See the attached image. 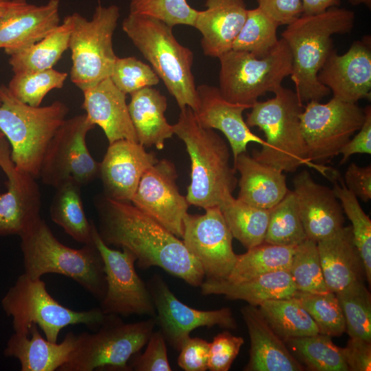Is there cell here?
<instances>
[{"instance_id": "obj_1", "label": "cell", "mask_w": 371, "mask_h": 371, "mask_svg": "<svg viewBox=\"0 0 371 371\" xmlns=\"http://www.w3.org/2000/svg\"><path fill=\"white\" fill-rule=\"evenodd\" d=\"M95 205L98 232L106 245L131 251L139 269L159 267L192 286H201L205 280L203 269L179 238L131 201L102 194L96 197Z\"/></svg>"}, {"instance_id": "obj_2", "label": "cell", "mask_w": 371, "mask_h": 371, "mask_svg": "<svg viewBox=\"0 0 371 371\" xmlns=\"http://www.w3.org/2000/svg\"><path fill=\"white\" fill-rule=\"evenodd\" d=\"M355 20L353 11L332 7L318 14H302L282 33L292 57L290 76L302 103L319 102L330 93L329 89L319 82L318 73L335 49L333 35L350 33Z\"/></svg>"}, {"instance_id": "obj_3", "label": "cell", "mask_w": 371, "mask_h": 371, "mask_svg": "<svg viewBox=\"0 0 371 371\" xmlns=\"http://www.w3.org/2000/svg\"><path fill=\"white\" fill-rule=\"evenodd\" d=\"M180 110L178 121L172 126L191 161L186 199L190 205L204 210L219 206L238 184L236 171L229 163V147L213 129L199 124L191 108Z\"/></svg>"}, {"instance_id": "obj_4", "label": "cell", "mask_w": 371, "mask_h": 371, "mask_svg": "<svg viewBox=\"0 0 371 371\" xmlns=\"http://www.w3.org/2000/svg\"><path fill=\"white\" fill-rule=\"evenodd\" d=\"M273 93V98L254 103L247 115V126L259 128L266 137V145L254 150L252 157L282 172L306 166L328 176L330 168L308 159L300 120L303 103L295 91L282 86Z\"/></svg>"}, {"instance_id": "obj_5", "label": "cell", "mask_w": 371, "mask_h": 371, "mask_svg": "<svg viewBox=\"0 0 371 371\" xmlns=\"http://www.w3.org/2000/svg\"><path fill=\"white\" fill-rule=\"evenodd\" d=\"M24 273L41 278L49 273L76 282L100 301L106 289L104 263L93 244L74 249L63 244L41 218L20 236Z\"/></svg>"}, {"instance_id": "obj_6", "label": "cell", "mask_w": 371, "mask_h": 371, "mask_svg": "<svg viewBox=\"0 0 371 371\" xmlns=\"http://www.w3.org/2000/svg\"><path fill=\"white\" fill-rule=\"evenodd\" d=\"M172 26L154 17L131 14L123 20L122 30L150 63L180 109L195 111L199 98L192 71L193 53L181 45Z\"/></svg>"}, {"instance_id": "obj_7", "label": "cell", "mask_w": 371, "mask_h": 371, "mask_svg": "<svg viewBox=\"0 0 371 371\" xmlns=\"http://www.w3.org/2000/svg\"><path fill=\"white\" fill-rule=\"evenodd\" d=\"M0 131L10 144L15 166L36 179L46 149L66 120L69 109L60 101L44 106L23 103L0 85Z\"/></svg>"}, {"instance_id": "obj_8", "label": "cell", "mask_w": 371, "mask_h": 371, "mask_svg": "<svg viewBox=\"0 0 371 371\" xmlns=\"http://www.w3.org/2000/svg\"><path fill=\"white\" fill-rule=\"evenodd\" d=\"M1 305L11 317L14 333L28 335L31 326L36 324L52 342L58 341L60 332L67 326L83 324L94 331L105 317L100 307L77 311L65 306L49 294L41 278L24 273L5 293Z\"/></svg>"}, {"instance_id": "obj_9", "label": "cell", "mask_w": 371, "mask_h": 371, "mask_svg": "<svg viewBox=\"0 0 371 371\" xmlns=\"http://www.w3.org/2000/svg\"><path fill=\"white\" fill-rule=\"evenodd\" d=\"M155 325V317L125 323L120 315L105 314L103 322L93 333L77 335L68 361L58 370L129 371L128 361L146 344Z\"/></svg>"}, {"instance_id": "obj_10", "label": "cell", "mask_w": 371, "mask_h": 371, "mask_svg": "<svg viewBox=\"0 0 371 371\" xmlns=\"http://www.w3.org/2000/svg\"><path fill=\"white\" fill-rule=\"evenodd\" d=\"M218 59L222 95L230 102L251 106L260 96L281 87L292 71L291 54L282 38L265 56L231 49Z\"/></svg>"}, {"instance_id": "obj_11", "label": "cell", "mask_w": 371, "mask_h": 371, "mask_svg": "<svg viewBox=\"0 0 371 371\" xmlns=\"http://www.w3.org/2000/svg\"><path fill=\"white\" fill-rule=\"evenodd\" d=\"M69 41L71 53V82L82 91L110 77L116 56L113 36L120 16L115 5H98L87 20L79 13L71 14Z\"/></svg>"}, {"instance_id": "obj_12", "label": "cell", "mask_w": 371, "mask_h": 371, "mask_svg": "<svg viewBox=\"0 0 371 371\" xmlns=\"http://www.w3.org/2000/svg\"><path fill=\"white\" fill-rule=\"evenodd\" d=\"M300 126L311 161L322 164L339 154L363 125L366 113L356 103L333 97L327 103L306 102Z\"/></svg>"}, {"instance_id": "obj_13", "label": "cell", "mask_w": 371, "mask_h": 371, "mask_svg": "<svg viewBox=\"0 0 371 371\" xmlns=\"http://www.w3.org/2000/svg\"><path fill=\"white\" fill-rule=\"evenodd\" d=\"M94 127L86 114L65 120L42 161L39 177L45 184L56 188L72 181L82 187L99 177L100 162L91 155L86 141L88 132Z\"/></svg>"}, {"instance_id": "obj_14", "label": "cell", "mask_w": 371, "mask_h": 371, "mask_svg": "<svg viewBox=\"0 0 371 371\" xmlns=\"http://www.w3.org/2000/svg\"><path fill=\"white\" fill-rule=\"evenodd\" d=\"M92 236L102 258L106 276V293L100 301L102 311L106 315L155 317L156 310L152 297L146 284L135 269V256L126 248L120 251L106 245L94 222Z\"/></svg>"}, {"instance_id": "obj_15", "label": "cell", "mask_w": 371, "mask_h": 371, "mask_svg": "<svg viewBox=\"0 0 371 371\" xmlns=\"http://www.w3.org/2000/svg\"><path fill=\"white\" fill-rule=\"evenodd\" d=\"M232 234L218 206L203 214H190L184 219L182 241L201 265L205 280H225L236 261Z\"/></svg>"}, {"instance_id": "obj_16", "label": "cell", "mask_w": 371, "mask_h": 371, "mask_svg": "<svg viewBox=\"0 0 371 371\" xmlns=\"http://www.w3.org/2000/svg\"><path fill=\"white\" fill-rule=\"evenodd\" d=\"M146 284L156 310V325L159 326L166 341L177 351L198 327L219 326L235 329L237 326L230 308L201 311L188 306L175 296L157 274Z\"/></svg>"}, {"instance_id": "obj_17", "label": "cell", "mask_w": 371, "mask_h": 371, "mask_svg": "<svg viewBox=\"0 0 371 371\" xmlns=\"http://www.w3.org/2000/svg\"><path fill=\"white\" fill-rule=\"evenodd\" d=\"M177 177L172 161L166 159L158 160L143 174L131 202L182 238L190 204L179 191Z\"/></svg>"}, {"instance_id": "obj_18", "label": "cell", "mask_w": 371, "mask_h": 371, "mask_svg": "<svg viewBox=\"0 0 371 371\" xmlns=\"http://www.w3.org/2000/svg\"><path fill=\"white\" fill-rule=\"evenodd\" d=\"M5 137L0 141V168L6 191L0 194V236H20L41 217V193L36 178L18 169Z\"/></svg>"}, {"instance_id": "obj_19", "label": "cell", "mask_w": 371, "mask_h": 371, "mask_svg": "<svg viewBox=\"0 0 371 371\" xmlns=\"http://www.w3.org/2000/svg\"><path fill=\"white\" fill-rule=\"evenodd\" d=\"M317 79L334 98L344 102L357 103L361 99H370V36L355 41L342 55L335 49L319 70Z\"/></svg>"}, {"instance_id": "obj_20", "label": "cell", "mask_w": 371, "mask_h": 371, "mask_svg": "<svg viewBox=\"0 0 371 371\" xmlns=\"http://www.w3.org/2000/svg\"><path fill=\"white\" fill-rule=\"evenodd\" d=\"M158 160L155 153L147 152L139 142L120 139L109 144L100 162L103 194L131 201L143 174Z\"/></svg>"}, {"instance_id": "obj_21", "label": "cell", "mask_w": 371, "mask_h": 371, "mask_svg": "<svg viewBox=\"0 0 371 371\" xmlns=\"http://www.w3.org/2000/svg\"><path fill=\"white\" fill-rule=\"evenodd\" d=\"M293 186L307 238L317 242L344 227V211L333 189L316 183L306 170L294 177Z\"/></svg>"}, {"instance_id": "obj_22", "label": "cell", "mask_w": 371, "mask_h": 371, "mask_svg": "<svg viewBox=\"0 0 371 371\" xmlns=\"http://www.w3.org/2000/svg\"><path fill=\"white\" fill-rule=\"evenodd\" d=\"M199 106L194 111L199 124L206 128L216 129L226 137L234 160L247 150L249 143L264 146L265 140L254 134L243 118L245 110L251 106L227 100L218 88L208 85L196 87Z\"/></svg>"}, {"instance_id": "obj_23", "label": "cell", "mask_w": 371, "mask_h": 371, "mask_svg": "<svg viewBox=\"0 0 371 371\" xmlns=\"http://www.w3.org/2000/svg\"><path fill=\"white\" fill-rule=\"evenodd\" d=\"M60 0L42 5L27 0L0 17V49L10 56L39 41L60 25Z\"/></svg>"}, {"instance_id": "obj_24", "label": "cell", "mask_w": 371, "mask_h": 371, "mask_svg": "<svg viewBox=\"0 0 371 371\" xmlns=\"http://www.w3.org/2000/svg\"><path fill=\"white\" fill-rule=\"evenodd\" d=\"M250 338L245 371H302L304 366L267 323L258 306L240 309Z\"/></svg>"}, {"instance_id": "obj_25", "label": "cell", "mask_w": 371, "mask_h": 371, "mask_svg": "<svg viewBox=\"0 0 371 371\" xmlns=\"http://www.w3.org/2000/svg\"><path fill=\"white\" fill-rule=\"evenodd\" d=\"M83 92L88 120L104 131L109 144L120 139L138 142L126 104V94L109 77Z\"/></svg>"}, {"instance_id": "obj_26", "label": "cell", "mask_w": 371, "mask_h": 371, "mask_svg": "<svg viewBox=\"0 0 371 371\" xmlns=\"http://www.w3.org/2000/svg\"><path fill=\"white\" fill-rule=\"evenodd\" d=\"M205 7L198 11L193 27L201 34L203 53L218 58L232 49L248 9L244 0H206Z\"/></svg>"}, {"instance_id": "obj_27", "label": "cell", "mask_w": 371, "mask_h": 371, "mask_svg": "<svg viewBox=\"0 0 371 371\" xmlns=\"http://www.w3.org/2000/svg\"><path fill=\"white\" fill-rule=\"evenodd\" d=\"M322 273L329 291L337 293L363 282L365 268L350 226L317 242Z\"/></svg>"}, {"instance_id": "obj_28", "label": "cell", "mask_w": 371, "mask_h": 371, "mask_svg": "<svg viewBox=\"0 0 371 371\" xmlns=\"http://www.w3.org/2000/svg\"><path fill=\"white\" fill-rule=\"evenodd\" d=\"M77 335L69 332L60 343L45 339L32 324L29 335L14 333L9 337L3 355L17 359L21 371L58 370L68 361L76 343Z\"/></svg>"}, {"instance_id": "obj_29", "label": "cell", "mask_w": 371, "mask_h": 371, "mask_svg": "<svg viewBox=\"0 0 371 371\" xmlns=\"http://www.w3.org/2000/svg\"><path fill=\"white\" fill-rule=\"evenodd\" d=\"M240 173L237 199L256 207L269 210L289 190L284 172L257 161L246 152L234 160Z\"/></svg>"}, {"instance_id": "obj_30", "label": "cell", "mask_w": 371, "mask_h": 371, "mask_svg": "<svg viewBox=\"0 0 371 371\" xmlns=\"http://www.w3.org/2000/svg\"><path fill=\"white\" fill-rule=\"evenodd\" d=\"M200 287L204 295H223L255 306L270 300L292 297L297 293L289 270L270 272L240 282L204 280Z\"/></svg>"}, {"instance_id": "obj_31", "label": "cell", "mask_w": 371, "mask_h": 371, "mask_svg": "<svg viewBox=\"0 0 371 371\" xmlns=\"http://www.w3.org/2000/svg\"><path fill=\"white\" fill-rule=\"evenodd\" d=\"M128 108L138 142L163 149L166 139L174 135L165 117L166 98L153 87H145L131 94Z\"/></svg>"}, {"instance_id": "obj_32", "label": "cell", "mask_w": 371, "mask_h": 371, "mask_svg": "<svg viewBox=\"0 0 371 371\" xmlns=\"http://www.w3.org/2000/svg\"><path fill=\"white\" fill-rule=\"evenodd\" d=\"M49 214L52 221L62 227L76 242L93 244L92 227L84 211L81 186L69 181L56 188Z\"/></svg>"}, {"instance_id": "obj_33", "label": "cell", "mask_w": 371, "mask_h": 371, "mask_svg": "<svg viewBox=\"0 0 371 371\" xmlns=\"http://www.w3.org/2000/svg\"><path fill=\"white\" fill-rule=\"evenodd\" d=\"M72 28L71 14L53 32L34 44L10 55L8 63L14 74L53 68L69 49Z\"/></svg>"}, {"instance_id": "obj_34", "label": "cell", "mask_w": 371, "mask_h": 371, "mask_svg": "<svg viewBox=\"0 0 371 371\" xmlns=\"http://www.w3.org/2000/svg\"><path fill=\"white\" fill-rule=\"evenodd\" d=\"M233 238L247 249L264 242L269 219V210L256 207L227 195L218 206Z\"/></svg>"}, {"instance_id": "obj_35", "label": "cell", "mask_w": 371, "mask_h": 371, "mask_svg": "<svg viewBox=\"0 0 371 371\" xmlns=\"http://www.w3.org/2000/svg\"><path fill=\"white\" fill-rule=\"evenodd\" d=\"M258 307L271 328L284 342L319 333L315 322L295 296L267 300Z\"/></svg>"}, {"instance_id": "obj_36", "label": "cell", "mask_w": 371, "mask_h": 371, "mask_svg": "<svg viewBox=\"0 0 371 371\" xmlns=\"http://www.w3.org/2000/svg\"><path fill=\"white\" fill-rule=\"evenodd\" d=\"M296 246H280L265 242L237 255L227 278L229 282H240L280 270H289Z\"/></svg>"}, {"instance_id": "obj_37", "label": "cell", "mask_w": 371, "mask_h": 371, "mask_svg": "<svg viewBox=\"0 0 371 371\" xmlns=\"http://www.w3.org/2000/svg\"><path fill=\"white\" fill-rule=\"evenodd\" d=\"M291 353L312 371H349L343 348L331 337L317 333L293 338L285 342Z\"/></svg>"}, {"instance_id": "obj_38", "label": "cell", "mask_w": 371, "mask_h": 371, "mask_svg": "<svg viewBox=\"0 0 371 371\" xmlns=\"http://www.w3.org/2000/svg\"><path fill=\"white\" fill-rule=\"evenodd\" d=\"M306 238L294 192L289 190L270 209L264 242L280 246H297Z\"/></svg>"}, {"instance_id": "obj_39", "label": "cell", "mask_w": 371, "mask_h": 371, "mask_svg": "<svg viewBox=\"0 0 371 371\" xmlns=\"http://www.w3.org/2000/svg\"><path fill=\"white\" fill-rule=\"evenodd\" d=\"M280 25L260 8L247 10L246 20L234 41L232 49L258 57L267 55L278 43Z\"/></svg>"}, {"instance_id": "obj_40", "label": "cell", "mask_w": 371, "mask_h": 371, "mask_svg": "<svg viewBox=\"0 0 371 371\" xmlns=\"http://www.w3.org/2000/svg\"><path fill=\"white\" fill-rule=\"evenodd\" d=\"M335 293L349 337L371 341V295L363 282L352 284Z\"/></svg>"}, {"instance_id": "obj_41", "label": "cell", "mask_w": 371, "mask_h": 371, "mask_svg": "<svg viewBox=\"0 0 371 371\" xmlns=\"http://www.w3.org/2000/svg\"><path fill=\"white\" fill-rule=\"evenodd\" d=\"M289 271L299 292L329 291L324 279L317 242L313 240L306 238L296 246Z\"/></svg>"}, {"instance_id": "obj_42", "label": "cell", "mask_w": 371, "mask_h": 371, "mask_svg": "<svg viewBox=\"0 0 371 371\" xmlns=\"http://www.w3.org/2000/svg\"><path fill=\"white\" fill-rule=\"evenodd\" d=\"M334 183L333 190L339 201L344 213L352 223L355 243L363 262L366 278L371 282V221L361 208L357 197L341 181Z\"/></svg>"}, {"instance_id": "obj_43", "label": "cell", "mask_w": 371, "mask_h": 371, "mask_svg": "<svg viewBox=\"0 0 371 371\" xmlns=\"http://www.w3.org/2000/svg\"><path fill=\"white\" fill-rule=\"evenodd\" d=\"M295 297L315 322L319 333L340 337L346 332V322L336 294L297 291Z\"/></svg>"}, {"instance_id": "obj_44", "label": "cell", "mask_w": 371, "mask_h": 371, "mask_svg": "<svg viewBox=\"0 0 371 371\" xmlns=\"http://www.w3.org/2000/svg\"><path fill=\"white\" fill-rule=\"evenodd\" d=\"M67 73L53 68L14 74L8 85L13 95L23 103L39 106L45 95L52 89H60Z\"/></svg>"}, {"instance_id": "obj_45", "label": "cell", "mask_w": 371, "mask_h": 371, "mask_svg": "<svg viewBox=\"0 0 371 371\" xmlns=\"http://www.w3.org/2000/svg\"><path fill=\"white\" fill-rule=\"evenodd\" d=\"M198 11L186 0H131L129 5V13L154 17L172 27L194 26Z\"/></svg>"}, {"instance_id": "obj_46", "label": "cell", "mask_w": 371, "mask_h": 371, "mask_svg": "<svg viewBox=\"0 0 371 371\" xmlns=\"http://www.w3.org/2000/svg\"><path fill=\"white\" fill-rule=\"evenodd\" d=\"M113 84L125 94L153 87L159 82L153 69L135 57H117L109 77Z\"/></svg>"}, {"instance_id": "obj_47", "label": "cell", "mask_w": 371, "mask_h": 371, "mask_svg": "<svg viewBox=\"0 0 371 371\" xmlns=\"http://www.w3.org/2000/svg\"><path fill=\"white\" fill-rule=\"evenodd\" d=\"M144 352L133 355L128 361L130 370L171 371L168 359L166 341L161 330L150 335Z\"/></svg>"}, {"instance_id": "obj_48", "label": "cell", "mask_w": 371, "mask_h": 371, "mask_svg": "<svg viewBox=\"0 0 371 371\" xmlns=\"http://www.w3.org/2000/svg\"><path fill=\"white\" fill-rule=\"evenodd\" d=\"M244 344L241 337L229 331L216 335L210 345L207 369L210 371H227Z\"/></svg>"}, {"instance_id": "obj_49", "label": "cell", "mask_w": 371, "mask_h": 371, "mask_svg": "<svg viewBox=\"0 0 371 371\" xmlns=\"http://www.w3.org/2000/svg\"><path fill=\"white\" fill-rule=\"evenodd\" d=\"M210 343L199 337L186 340L179 350L177 363L186 371H205L207 369Z\"/></svg>"}, {"instance_id": "obj_50", "label": "cell", "mask_w": 371, "mask_h": 371, "mask_svg": "<svg viewBox=\"0 0 371 371\" xmlns=\"http://www.w3.org/2000/svg\"><path fill=\"white\" fill-rule=\"evenodd\" d=\"M260 8L280 25L291 23L302 13L301 0H257Z\"/></svg>"}, {"instance_id": "obj_51", "label": "cell", "mask_w": 371, "mask_h": 371, "mask_svg": "<svg viewBox=\"0 0 371 371\" xmlns=\"http://www.w3.org/2000/svg\"><path fill=\"white\" fill-rule=\"evenodd\" d=\"M343 350L349 371L371 370V341L350 337Z\"/></svg>"}, {"instance_id": "obj_52", "label": "cell", "mask_w": 371, "mask_h": 371, "mask_svg": "<svg viewBox=\"0 0 371 371\" xmlns=\"http://www.w3.org/2000/svg\"><path fill=\"white\" fill-rule=\"evenodd\" d=\"M345 186L364 202L371 199V166L360 167L350 164L345 172Z\"/></svg>"}, {"instance_id": "obj_53", "label": "cell", "mask_w": 371, "mask_h": 371, "mask_svg": "<svg viewBox=\"0 0 371 371\" xmlns=\"http://www.w3.org/2000/svg\"><path fill=\"white\" fill-rule=\"evenodd\" d=\"M365 120L357 131V134L350 139L341 149L342 155L340 164H343L354 154H371V108L367 106L365 109Z\"/></svg>"}, {"instance_id": "obj_54", "label": "cell", "mask_w": 371, "mask_h": 371, "mask_svg": "<svg viewBox=\"0 0 371 371\" xmlns=\"http://www.w3.org/2000/svg\"><path fill=\"white\" fill-rule=\"evenodd\" d=\"M302 14L311 15L320 13L332 7L339 6L340 0H301Z\"/></svg>"}, {"instance_id": "obj_55", "label": "cell", "mask_w": 371, "mask_h": 371, "mask_svg": "<svg viewBox=\"0 0 371 371\" xmlns=\"http://www.w3.org/2000/svg\"><path fill=\"white\" fill-rule=\"evenodd\" d=\"M24 0H0V17L6 14L12 8Z\"/></svg>"}, {"instance_id": "obj_56", "label": "cell", "mask_w": 371, "mask_h": 371, "mask_svg": "<svg viewBox=\"0 0 371 371\" xmlns=\"http://www.w3.org/2000/svg\"><path fill=\"white\" fill-rule=\"evenodd\" d=\"M348 1L353 5L363 4L368 8L371 7V0H348Z\"/></svg>"}, {"instance_id": "obj_57", "label": "cell", "mask_w": 371, "mask_h": 371, "mask_svg": "<svg viewBox=\"0 0 371 371\" xmlns=\"http://www.w3.org/2000/svg\"><path fill=\"white\" fill-rule=\"evenodd\" d=\"M3 137H5V136L3 135V134L2 133V132L0 131V141H1Z\"/></svg>"}, {"instance_id": "obj_58", "label": "cell", "mask_w": 371, "mask_h": 371, "mask_svg": "<svg viewBox=\"0 0 371 371\" xmlns=\"http://www.w3.org/2000/svg\"><path fill=\"white\" fill-rule=\"evenodd\" d=\"M0 103H1V102H0Z\"/></svg>"}]
</instances>
